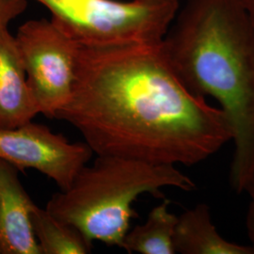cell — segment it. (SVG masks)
<instances>
[{
    "instance_id": "2e32d148",
    "label": "cell",
    "mask_w": 254,
    "mask_h": 254,
    "mask_svg": "<svg viewBox=\"0 0 254 254\" xmlns=\"http://www.w3.org/2000/svg\"><path fill=\"white\" fill-rule=\"evenodd\" d=\"M151 1H164V2H169V1H178V2H179V0H151Z\"/></svg>"
},
{
    "instance_id": "8fae6325",
    "label": "cell",
    "mask_w": 254,
    "mask_h": 254,
    "mask_svg": "<svg viewBox=\"0 0 254 254\" xmlns=\"http://www.w3.org/2000/svg\"><path fill=\"white\" fill-rule=\"evenodd\" d=\"M30 221L41 254H91L92 241L73 224L36 205Z\"/></svg>"
},
{
    "instance_id": "52a82bcc",
    "label": "cell",
    "mask_w": 254,
    "mask_h": 254,
    "mask_svg": "<svg viewBox=\"0 0 254 254\" xmlns=\"http://www.w3.org/2000/svg\"><path fill=\"white\" fill-rule=\"evenodd\" d=\"M37 204L19 178V170L0 159L1 254H41L30 214Z\"/></svg>"
},
{
    "instance_id": "6da1fadb",
    "label": "cell",
    "mask_w": 254,
    "mask_h": 254,
    "mask_svg": "<svg viewBox=\"0 0 254 254\" xmlns=\"http://www.w3.org/2000/svg\"><path fill=\"white\" fill-rule=\"evenodd\" d=\"M55 119L96 155L193 166L232 140L224 112L193 94L156 45L79 46L75 81Z\"/></svg>"
},
{
    "instance_id": "3957f363",
    "label": "cell",
    "mask_w": 254,
    "mask_h": 254,
    "mask_svg": "<svg viewBox=\"0 0 254 254\" xmlns=\"http://www.w3.org/2000/svg\"><path fill=\"white\" fill-rule=\"evenodd\" d=\"M165 188L192 191L195 183L173 165L96 155L67 190L55 193L46 209L92 242L121 248L131 220L137 216L133 208L136 199L147 193L161 195Z\"/></svg>"
},
{
    "instance_id": "277c9868",
    "label": "cell",
    "mask_w": 254,
    "mask_h": 254,
    "mask_svg": "<svg viewBox=\"0 0 254 254\" xmlns=\"http://www.w3.org/2000/svg\"><path fill=\"white\" fill-rule=\"evenodd\" d=\"M79 46L160 44L180 3L151 0H35Z\"/></svg>"
},
{
    "instance_id": "e0dca14e",
    "label": "cell",
    "mask_w": 254,
    "mask_h": 254,
    "mask_svg": "<svg viewBox=\"0 0 254 254\" xmlns=\"http://www.w3.org/2000/svg\"><path fill=\"white\" fill-rule=\"evenodd\" d=\"M0 254H1V251H0Z\"/></svg>"
},
{
    "instance_id": "8992f818",
    "label": "cell",
    "mask_w": 254,
    "mask_h": 254,
    "mask_svg": "<svg viewBox=\"0 0 254 254\" xmlns=\"http://www.w3.org/2000/svg\"><path fill=\"white\" fill-rule=\"evenodd\" d=\"M93 152L86 142H70L62 134L33 121L14 128H0V159L19 171L36 170L61 190H67Z\"/></svg>"
},
{
    "instance_id": "4fadbf2b",
    "label": "cell",
    "mask_w": 254,
    "mask_h": 254,
    "mask_svg": "<svg viewBox=\"0 0 254 254\" xmlns=\"http://www.w3.org/2000/svg\"><path fill=\"white\" fill-rule=\"evenodd\" d=\"M246 227L248 232V236L251 240V245L254 247V201L252 200L250 206L247 211L246 217Z\"/></svg>"
},
{
    "instance_id": "9c48e42d",
    "label": "cell",
    "mask_w": 254,
    "mask_h": 254,
    "mask_svg": "<svg viewBox=\"0 0 254 254\" xmlns=\"http://www.w3.org/2000/svg\"><path fill=\"white\" fill-rule=\"evenodd\" d=\"M174 249L181 254H254V246L229 241L218 233L206 203H199L178 217Z\"/></svg>"
},
{
    "instance_id": "5bb4252c",
    "label": "cell",
    "mask_w": 254,
    "mask_h": 254,
    "mask_svg": "<svg viewBox=\"0 0 254 254\" xmlns=\"http://www.w3.org/2000/svg\"><path fill=\"white\" fill-rule=\"evenodd\" d=\"M254 19V0H237Z\"/></svg>"
},
{
    "instance_id": "7c38bea8",
    "label": "cell",
    "mask_w": 254,
    "mask_h": 254,
    "mask_svg": "<svg viewBox=\"0 0 254 254\" xmlns=\"http://www.w3.org/2000/svg\"><path fill=\"white\" fill-rule=\"evenodd\" d=\"M27 0H0V29L8 27L13 19L27 9Z\"/></svg>"
},
{
    "instance_id": "9a60e30c",
    "label": "cell",
    "mask_w": 254,
    "mask_h": 254,
    "mask_svg": "<svg viewBox=\"0 0 254 254\" xmlns=\"http://www.w3.org/2000/svg\"><path fill=\"white\" fill-rule=\"evenodd\" d=\"M244 192L248 193V194L250 195L252 200H254V173H253L252 177L250 178V180L248 182Z\"/></svg>"
},
{
    "instance_id": "5b68a950",
    "label": "cell",
    "mask_w": 254,
    "mask_h": 254,
    "mask_svg": "<svg viewBox=\"0 0 254 254\" xmlns=\"http://www.w3.org/2000/svg\"><path fill=\"white\" fill-rule=\"evenodd\" d=\"M14 37L40 114L55 119L72 95L79 45L51 19L27 21Z\"/></svg>"
},
{
    "instance_id": "7a4b0ae2",
    "label": "cell",
    "mask_w": 254,
    "mask_h": 254,
    "mask_svg": "<svg viewBox=\"0 0 254 254\" xmlns=\"http://www.w3.org/2000/svg\"><path fill=\"white\" fill-rule=\"evenodd\" d=\"M161 47L187 89L224 112L235 145L230 181L243 193L254 173V19L237 0H188Z\"/></svg>"
},
{
    "instance_id": "ba28073f",
    "label": "cell",
    "mask_w": 254,
    "mask_h": 254,
    "mask_svg": "<svg viewBox=\"0 0 254 254\" xmlns=\"http://www.w3.org/2000/svg\"><path fill=\"white\" fill-rule=\"evenodd\" d=\"M40 114L27 83L15 37L0 29V128H14Z\"/></svg>"
},
{
    "instance_id": "30bf717a",
    "label": "cell",
    "mask_w": 254,
    "mask_h": 254,
    "mask_svg": "<svg viewBox=\"0 0 254 254\" xmlns=\"http://www.w3.org/2000/svg\"><path fill=\"white\" fill-rule=\"evenodd\" d=\"M178 216L169 209L165 200L152 209L142 224L129 229L122 249L128 254H174V234Z\"/></svg>"
}]
</instances>
